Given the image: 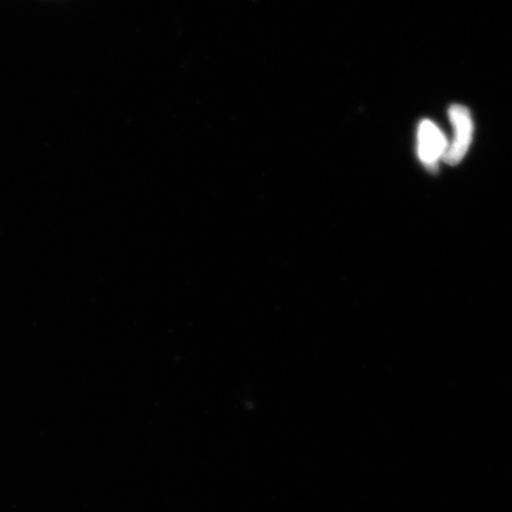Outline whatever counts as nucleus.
I'll use <instances>...</instances> for the list:
<instances>
[{
    "instance_id": "nucleus-2",
    "label": "nucleus",
    "mask_w": 512,
    "mask_h": 512,
    "mask_svg": "<svg viewBox=\"0 0 512 512\" xmlns=\"http://www.w3.org/2000/svg\"><path fill=\"white\" fill-rule=\"evenodd\" d=\"M447 147L443 131L431 120L421 121L418 131V155L428 170L438 169L439 160L444 158Z\"/></svg>"
},
{
    "instance_id": "nucleus-1",
    "label": "nucleus",
    "mask_w": 512,
    "mask_h": 512,
    "mask_svg": "<svg viewBox=\"0 0 512 512\" xmlns=\"http://www.w3.org/2000/svg\"><path fill=\"white\" fill-rule=\"evenodd\" d=\"M453 126V140L448 144L444 162L457 165L469 151L473 138V121L469 108L453 105L448 111Z\"/></svg>"
}]
</instances>
